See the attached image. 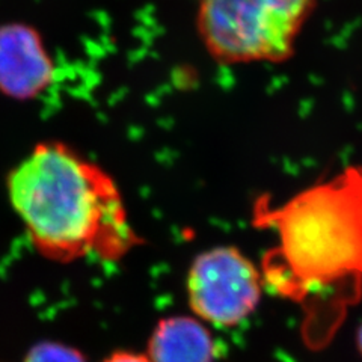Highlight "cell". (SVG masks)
<instances>
[{"instance_id": "cell-3", "label": "cell", "mask_w": 362, "mask_h": 362, "mask_svg": "<svg viewBox=\"0 0 362 362\" xmlns=\"http://www.w3.org/2000/svg\"><path fill=\"white\" fill-rule=\"evenodd\" d=\"M317 0H199L197 32L223 65L290 59Z\"/></svg>"}, {"instance_id": "cell-6", "label": "cell", "mask_w": 362, "mask_h": 362, "mask_svg": "<svg viewBox=\"0 0 362 362\" xmlns=\"http://www.w3.org/2000/svg\"><path fill=\"white\" fill-rule=\"evenodd\" d=\"M146 356L151 362H216L218 344L202 320L173 315L156 326Z\"/></svg>"}, {"instance_id": "cell-1", "label": "cell", "mask_w": 362, "mask_h": 362, "mask_svg": "<svg viewBox=\"0 0 362 362\" xmlns=\"http://www.w3.org/2000/svg\"><path fill=\"white\" fill-rule=\"evenodd\" d=\"M8 197L38 254L119 262L142 243L112 177L62 142H40L9 173Z\"/></svg>"}, {"instance_id": "cell-8", "label": "cell", "mask_w": 362, "mask_h": 362, "mask_svg": "<svg viewBox=\"0 0 362 362\" xmlns=\"http://www.w3.org/2000/svg\"><path fill=\"white\" fill-rule=\"evenodd\" d=\"M103 362H151V361L146 355L132 354V352H117L110 355Z\"/></svg>"}, {"instance_id": "cell-5", "label": "cell", "mask_w": 362, "mask_h": 362, "mask_svg": "<svg viewBox=\"0 0 362 362\" xmlns=\"http://www.w3.org/2000/svg\"><path fill=\"white\" fill-rule=\"evenodd\" d=\"M54 61L41 33L26 23L0 26V94L14 100L41 95L54 78Z\"/></svg>"}, {"instance_id": "cell-2", "label": "cell", "mask_w": 362, "mask_h": 362, "mask_svg": "<svg viewBox=\"0 0 362 362\" xmlns=\"http://www.w3.org/2000/svg\"><path fill=\"white\" fill-rule=\"evenodd\" d=\"M254 223L278 239L259 267L264 288L299 303L313 325L323 302L362 276V173L355 169L279 207L262 198Z\"/></svg>"}, {"instance_id": "cell-7", "label": "cell", "mask_w": 362, "mask_h": 362, "mask_svg": "<svg viewBox=\"0 0 362 362\" xmlns=\"http://www.w3.org/2000/svg\"><path fill=\"white\" fill-rule=\"evenodd\" d=\"M25 362H86V359L77 349L62 343L42 341L29 350Z\"/></svg>"}, {"instance_id": "cell-4", "label": "cell", "mask_w": 362, "mask_h": 362, "mask_svg": "<svg viewBox=\"0 0 362 362\" xmlns=\"http://www.w3.org/2000/svg\"><path fill=\"white\" fill-rule=\"evenodd\" d=\"M264 290L262 270L233 246L199 254L187 275V298L199 320L233 327L258 307Z\"/></svg>"}, {"instance_id": "cell-9", "label": "cell", "mask_w": 362, "mask_h": 362, "mask_svg": "<svg viewBox=\"0 0 362 362\" xmlns=\"http://www.w3.org/2000/svg\"><path fill=\"white\" fill-rule=\"evenodd\" d=\"M356 344H358V350H359V354L362 355V325L359 326L358 334H356Z\"/></svg>"}]
</instances>
